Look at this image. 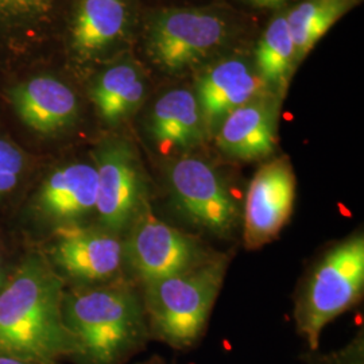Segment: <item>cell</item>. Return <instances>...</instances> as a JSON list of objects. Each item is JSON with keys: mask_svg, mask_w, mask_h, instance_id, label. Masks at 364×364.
I'll return each mask as SVG.
<instances>
[{"mask_svg": "<svg viewBox=\"0 0 364 364\" xmlns=\"http://www.w3.org/2000/svg\"><path fill=\"white\" fill-rule=\"evenodd\" d=\"M65 284L33 245L0 289V353L60 363L73 352L63 320Z\"/></svg>", "mask_w": 364, "mask_h": 364, "instance_id": "6da1fadb", "label": "cell"}, {"mask_svg": "<svg viewBox=\"0 0 364 364\" xmlns=\"http://www.w3.org/2000/svg\"><path fill=\"white\" fill-rule=\"evenodd\" d=\"M63 320L73 364H126L150 340L141 289L120 278L97 287H65Z\"/></svg>", "mask_w": 364, "mask_h": 364, "instance_id": "7a4b0ae2", "label": "cell"}, {"mask_svg": "<svg viewBox=\"0 0 364 364\" xmlns=\"http://www.w3.org/2000/svg\"><path fill=\"white\" fill-rule=\"evenodd\" d=\"M219 254L193 269L141 285L150 338L188 351L205 333L213 304L230 264Z\"/></svg>", "mask_w": 364, "mask_h": 364, "instance_id": "3957f363", "label": "cell"}, {"mask_svg": "<svg viewBox=\"0 0 364 364\" xmlns=\"http://www.w3.org/2000/svg\"><path fill=\"white\" fill-rule=\"evenodd\" d=\"M364 287V237L355 234L329 248L308 274L296 301L297 331L316 351L321 332L360 299Z\"/></svg>", "mask_w": 364, "mask_h": 364, "instance_id": "277c9868", "label": "cell"}, {"mask_svg": "<svg viewBox=\"0 0 364 364\" xmlns=\"http://www.w3.org/2000/svg\"><path fill=\"white\" fill-rule=\"evenodd\" d=\"M66 287H97L124 278V240L95 221L66 225L33 243Z\"/></svg>", "mask_w": 364, "mask_h": 364, "instance_id": "5b68a950", "label": "cell"}, {"mask_svg": "<svg viewBox=\"0 0 364 364\" xmlns=\"http://www.w3.org/2000/svg\"><path fill=\"white\" fill-rule=\"evenodd\" d=\"M22 197L21 223L41 239L57 228L90 223L97 200L95 164L92 159L58 164Z\"/></svg>", "mask_w": 364, "mask_h": 364, "instance_id": "8992f818", "label": "cell"}, {"mask_svg": "<svg viewBox=\"0 0 364 364\" xmlns=\"http://www.w3.org/2000/svg\"><path fill=\"white\" fill-rule=\"evenodd\" d=\"M91 159L97 171L95 223L124 236L150 208L149 181L141 156L127 138L109 135L93 149Z\"/></svg>", "mask_w": 364, "mask_h": 364, "instance_id": "52a82bcc", "label": "cell"}, {"mask_svg": "<svg viewBox=\"0 0 364 364\" xmlns=\"http://www.w3.org/2000/svg\"><path fill=\"white\" fill-rule=\"evenodd\" d=\"M170 198L182 216L210 234L228 237L242 221V208L227 177L201 156L182 154L166 166Z\"/></svg>", "mask_w": 364, "mask_h": 364, "instance_id": "ba28073f", "label": "cell"}, {"mask_svg": "<svg viewBox=\"0 0 364 364\" xmlns=\"http://www.w3.org/2000/svg\"><path fill=\"white\" fill-rule=\"evenodd\" d=\"M230 25L208 9H169L149 22L146 50L164 70L182 72L200 65L230 38Z\"/></svg>", "mask_w": 364, "mask_h": 364, "instance_id": "9c48e42d", "label": "cell"}, {"mask_svg": "<svg viewBox=\"0 0 364 364\" xmlns=\"http://www.w3.org/2000/svg\"><path fill=\"white\" fill-rule=\"evenodd\" d=\"M123 240L124 267L141 285L188 272L218 255L195 236L159 220L150 208L131 225Z\"/></svg>", "mask_w": 364, "mask_h": 364, "instance_id": "30bf717a", "label": "cell"}, {"mask_svg": "<svg viewBox=\"0 0 364 364\" xmlns=\"http://www.w3.org/2000/svg\"><path fill=\"white\" fill-rule=\"evenodd\" d=\"M296 188L294 170L284 156L255 173L242 209L243 240L248 250L263 247L282 231L294 208Z\"/></svg>", "mask_w": 364, "mask_h": 364, "instance_id": "8fae6325", "label": "cell"}, {"mask_svg": "<svg viewBox=\"0 0 364 364\" xmlns=\"http://www.w3.org/2000/svg\"><path fill=\"white\" fill-rule=\"evenodd\" d=\"M195 95L207 135L215 136L232 111L270 93L257 69L245 58L232 57L207 69L197 81Z\"/></svg>", "mask_w": 364, "mask_h": 364, "instance_id": "7c38bea8", "label": "cell"}, {"mask_svg": "<svg viewBox=\"0 0 364 364\" xmlns=\"http://www.w3.org/2000/svg\"><path fill=\"white\" fill-rule=\"evenodd\" d=\"M10 102L21 123L46 138L65 134L80 117L76 93L52 76H37L18 84L10 92Z\"/></svg>", "mask_w": 364, "mask_h": 364, "instance_id": "4fadbf2b", "label": "cell"}, {"mask_svg": "<svg viewBox=\"0 0 364 364\" xmlns=\"http://www.w3.org/2000/svg\"><path fill=\"white\" fill-rule=\"evenodd\" d=\"M278 108L279 102L270 93L232 111L215 134L219 149L240 161L272 156L277 146Z\"/></svg>", "mask_w": 364, "mask_h": 364, "instance_id": "5bb4252c", "label": "cell"}, {"mask_svg": "<svg viewBox=\"0 0 364 364\" xmlns=\"http://www.w3.org/2000/svg\"><path fill=\"white\" fill-rule=\"evenodd\" d=\"M147 132L164 154H189L208 135L195 92L173 90L164 93L147 117Z\"/></svg>", "mask_w": 364, "mask_h": 364, "instance_id": "9a60e30c", "label": "cell"}, {"mask_svg": "<svg viewBox=\"0 0 364 364\" xmlns=\"http://www.w3.org/2000/svg\"><path fill=\"white\" fill-rule=\"evenodd\" d=\"M129 0H80L70 30V45L82 61L103 57L127 34Z\"/></svg>", "mask_w": 364, "mask_h": 364, "instance_id": "2e32d148", "label": "cell"}, {"mask_svg": "<svg viewBox=\"0 0 364 364\" xmlns=\"http://www.w3.org/2000/svg\"><path fill=\"white\" fill-rule=\"evenodd\" d=\"M146 96L144 73L135 64L108 66L95 80L91 99L99 117L108 127H117L132 117Z\"/></svg>", "mask_w": 364, "mask_h": 364, "instance_id": "e0dca14e", "label": "cell"}, {"mask_svg": "<svg viewBox=\"0 0 364 364\" xmlns=\"http://www.w3.org/2000/svg\"><path fill=\"white\" fill-rule=\"evenodd\" d=\"M296 63V49L287 26V14H279L269 23L258 43L257 72L269 90L282 96Z\"/></svg>", "mask_w": 364, "mask_h": 364, "instance_id": "ac0fdd59", "label": "cell"}, {"mask_svg": "<svg viewBox=\"0 0 364 364\" xmlns=\"http://www.w3.org/2000/svg\"><path fill=\"white\" fill-rule=\"evenodd\" d=\"M355 0H304L287 14L297 63L305 58Z\"/></svg>", "mask_w": 364, "mask_h": 364, "instance_id": "d6986e66", "label": "cell"}, {"mask_svg": "<svg viewBox=\"0 0 364 364\" xmlns=\"http://www.w3.org/2000/svg\"><path fill=\"white\" fill-rule=\"evenodd\" d=\"M31 173V161L18 144L0 136V205L22 196Z\"/></svg>", "mask_w": 364, "mask_h": 364, "instance_id": "ffe728a7", "label": "cell"}, {"mask_svg": "<svg viewBox=\"0 0 364 364\" xmlns=\"http://www.w3.org/2000/svg\"><path fill=\"white\" fill-rule=\"evenodd\" d=\"M60 0H0V27L33 28L46 21Z\"/></svg>", "mask_w": 364, "mask_h": 364, "instance_id": "44dd1931", "label": "cell"}, {"mask_svg": "<svg viewBox=\"0 0 364 364\" xmlns=\"http://www.w3.org/2000/svg\"><path fill=\"white\" fill-rule=\"evenodd\" d=\"M313 364H363V340L356 338L350 347L329 358H313Z\"/></svg>", "mask_w": 364, "mask_h": 364, "instance_id": "7402d4cb", "label": "cell"}, {"mask_svg": "<svg viewBox=\"0 0 364 364\" xmlns=\"http://www.w3.org/2000/svg\"><path fill=\"white\" fill-rule=\"evenodd\" d=\"M0 364H60L55 362H48L34 358H26V356H18L11 353H0Z\"/></svg>", "mask_w": 364, "mask_h": 364, "instance_id": "603a6c76", "label": "cell"}, {"mask_svg": "<svg viewBox=\"0 0 364 364\" xmlns=\"http://www.w3.org/2000/svg\"><path fill=\"white\" fill-rule=\"evenodd\" d=\"M10 267L11 264L9 263V252H7V247H6V243L0 235V289L3 287L6 278H7V274L10 272Z\"/></svg>", "mask_w": 364, "mask_h": 364, "instance_id": "cb8c5ba5", "label": "cell"}, {"mask_svg": "<svg viewBox=\"0 0 364 364\" xmlns=\"http://www.w3.org/2000/svg\"><path fill=\"white\" fill-rule=\"evenodd\" d=\"M246 1L260 9H279L287 3V0H246Z\"/></svg>", "mask_w": 364, "mask_h": 364, "instance_id": "d4e9b609", "label": "cell"}, {"mask_svg": "<svg viewBox=\"0 0 364 364\" xmlns=\"http://www.w3.org/2000/svg\"><path fill=\"white\" fill-rule=\"evenodd\" d=\"M138 364H168L161 356H153V358H150L149 360H146V362H142V363Z\"/></svg>", "mask_w": 364, "mask_h": 364, "instance_id": "484cf974", "label": "cell"}]
</instances>
